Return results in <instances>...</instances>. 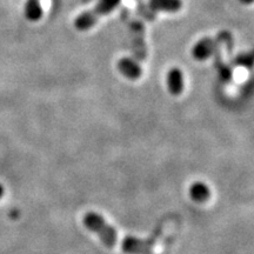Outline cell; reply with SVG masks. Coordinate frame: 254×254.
<instances>
[{
  "instance_id": "8fae6325",
  "label": "cell",
  "mask_w": 254,
  "mask_h": 254,
  "mask_svg": "<svg viewBox=\"0 0 254 254\" xmlns=\"http://www.w3.org/2000/svg\"><path fill=\"white\" fill-rule=\"evenodd\" d=\"M217 66L219 67V73H220V77L224 79L225 81H230L231 78H232V69L228 67L227 65H224L222 62L217 64Z\"/></svg>"
},
{
  "instance_id": "277c9868",
  "label": "cell",
  "mask_w": 254,
  "mask_h": 254,
  "mask_svg": "<svg viewBox=\"0 0 254 254\" xmlns=\"http://www.w3.org/2000/svg\"><path fill=\"white\" fill-rule=\"evenodd\" d=\"M159 232L153 234L148 239H139L135 237H126L122 241V250L127 254H151L157 240L159 239Z\"/></svg>"
},
{
  "instance_id": "52a82bcc",
  "label": "cell",
  "mask_w": 254,
  "mask_h": 254,
  "mask_svg": "<svg viewBox=\"0 0 254 254\" xmlns=\"http://www.w3.org/2000/svg\"><path fill=\"white\" fill-rule=\"evenodd\" d=\"M150 8L154 12L177 13L183 7L182 0H148Z\"/></svg>"
},
{
  "instance_id": "5bb4252c",
  "label": "cell",
  "mask_w": 254,
  "mask_h": 254,
  "mask_svg": "<svg viewBox=\"0 0 254 254\" xmlns=\"http://www.w3.org/2000/svg\"><path fill=\"white\" fill-rule=\"evenodd\" d=\"M243 2H245V4H251L252 2V0H241Z\"/></svg>"
},
{
  "instance_id": "7c38bea8",
  "label": "cell",
  "mask_w": 254,
  "mask_h": 254,
  "mask_svg": "<svg viewBox=\"0 0 254 254\" xmlns=\"http://www.w3.org/2000/svg\"><path fill=\"white\" fill-rule=\"evenodd\" d=\"M237 63L241 66H246V67L251 68V66H252V57H251V55L240 56L239 58H238Z\"/></svg>"
},
{
  "instance_id": "30bf717a",
  "label": "cell",
  "mask_w": 254,
  "mask_h": 254,
  "mask_svg": "<svg viewBox=\"0 0 254 254\" xmlns=\"http://www.w3.org/2000/svg\"><path fill=\"white\" fill-rule=\"evenodd\" d=\"M190 193L192 199L196 202H205L209 198V189L202 183L193 184Z\"/></svg>"
},
{
  "instance_id": "5b68a950",
  "label": "cell",
  "mask_w": 254,
  "mask_h": 254,
  "mask_svg": "<svg viewBox=\"0 0 254 254\" xmlns=\"http://www.w3.org/2000/svg\"><path fill=\"white\" fill-rule=\"evenodd\" d=\"M118 69L120 73L129 80H136L141 77L142 69L138 60L131 57H125L118 62Z\"/></svg>"
},
{
  "instance_id": "7a4b0ae2",
  "label": "cell",
  "mask_w": 254,
  "mask_h": 254,
  "mask_svg": "<svg viewBox=\"0 0 254 254\" xmlns=\"http://www.w3.org/2000/svg\"><path fill=\"white\" fill-rule=\"evenodd\" d=\"M122 0H98L93 8L78 15L74 20V26L79 31H87L98 23L100 17L111 13L118 7Z\"/></svg>"
},
{
  "instance_id": "9c48e42d",
  "label": "cell",
  "mask_w": 254,
  "mask_h": 254,
  "mask_svg": "<svg viewBox=\"0 0 254 254\" xmlns=\"http://www.w3.org/2000/svg\"><path fill=\"white\" fill-rule=\"evenodd\" d=\"M25 15L30 21H38L43 17V7L40 0H27L25 6Z\"/></svg>"
},
{
  "instance_id": "4fadbf2b",
  "label": "cell",
  "mask_w": 254,
  "mask_h": 254,
  "mask_svg": "<svg viewBox=\"0 0 254 254\" xmlns=\"http://www.w3.org/2000/svg\"><path fill=\"white\" fill-rule=\"evenodd\" d=\"M2 194H4V187H2V185H0V198H1Z\"/></svg>"
},
{
  "instance_id": "3957f363",
  "label": "cell",
  "mask_w": 254,
  "mask_h": 254,
  "mask_svg": "<svg viewBox=\"0 0 254 254\" xmlns=\"http://www.w3.org/2000/svg\"><path fill=\"white\" fill-rule=\"evenodd\" d=\"M131 38V50L133 58L138 62H144L147 57V46L145 39V26L140 20H133L128 26Z\"/></svg>"
},
{
  "instance_id": "ba28073f",
  "label": "cell",
  "mask_w": 254,
  "mask_h": 254,
  "mask_svg": "<svg viewBox=\"0 0 254 254\" xmlns=\"http://www.w3.org/2000/svg\"><path fill=\"white\" fill-rule=\"evenodd\" d=\"M167 87L173 95H180L184 91V75L182 69L174 67L167 73Z\"/></svg>"
},
{
  "instance_id": "6da1fadb",
  "label": "cell",
  "mask_w": 254,
  "mask_h": 254,
  "mask_svg": "<svg viewBox=\"0 0 254 254\" xmlns=\"http://www.w3.org/2000/svg\"><path fill=\"white\" fill-rule=\"evenodd\" d=\"M82 222L88 231L93 232L99 237L105 246L110 247V249H113L116 246L117 241H118V234H117L116 228L111 226L100 214L90 212L85 215Z\"/></svg>"
},
{
  "instance_id": "8992f818",
  "label": "cell",
  "mask_w": 254,
  "mask_h": 254,
  "mask_svg": "<svg viewBox=\"0 0 254 254\" xmlns=\"http://www.w3.org/2000/svg\"><path fill=\"white\" fill-rule=\"evenodd\" d=\"M215 52V41L209 37L202 38L195 44L192 50V55L198 62H204V60L211 58Z\"/></svg>"
}]
</instances>
